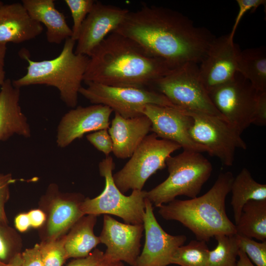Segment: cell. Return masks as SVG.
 I'll list each match as a JSON object with an SVG mask.
<instances>
[{
  "mask_svg": "<svg viewBox=\"0 0 266 266\" xmlns=\"http://www.w3.org/2000/svg\"><path fill=\"white\" fill-rule=\"evenodd\" d=\"M103 252L96 248L87 257L77 258L66 266H97L103 260Z\"/></svg>",
  "mask_w": 266,
  "mask_h": 266,
  "instance_id": "38",
  "label": "cell"
},
{
  "mask_svg": "<svg viewBox=\"0 0 266 266\" xmlns=\"http://www.w3.org/2000/svg\"><path fill=\"white\" fill-rule=\"evenodd\" d=\"M238 257V260L235 266H255L246 254L241 250H239Z\"/></svg>",
  "mask_w": 266,
  "mask_h": 266,
  "instance_id": "42",
  "label": "cell"
},
{
  "mask_svg": "<svg viewBox=\"0 0 266 266\" xmlns=\"http://www.w3.org/2000/svg\"><path fill=\"white\" fill-rule=\"evenodd\" d=\"M22 244V239L17 232L0 220V261L8 263L20 253Z\"/></svg>",
  "mask_w": 266,
  "mask_h": 266,
  "instance_id": "29",
  "label": "cell"
},
{
  "mask_svg": "<svg viewBox=\"0 0 266 266\" xmlns=\"http://www.w3.org/2000/svg\"><path fill=\"white\" fill-rule=\"evenodd\" d=\"M208 94L216 109L240 134L252 124L259 93L239 73Z\"/></svg>",
  "mask_w": 266,
  "mask_h": 266,
  "instance_id": "11",
  "label": "cell"
},
{
  "mask_svg": "<svg viewBox=\"0 0 266 266\" xmlns=\"http://www.w3.org/2000/svg\"><path fill=\"white\" fill-rule=\"evenodd\" d=\"M97 215H85L80 218L66 235L65 247L67 258H84L100 243L94 232Z\"/></svg>",
  "mask_w": 266,
  "mask_h": 266,
  "instance_id": "23",
  "label": "cell"
},
{
  "mask_svg": "<svg viewBox=\"0 0 266 266\" xmlns=\"http://www.w3.org/2000/svg\"><path fill=\"white\" fill-rule=\"evenodd\" d=\"M151 121V132L161 139L176 143L185 150L207 152V149L195 142L189 131L193 119L177 108L149 104L141 110Z\"/></svg>",
  "mask_w": 266,
  "mask_h": 266,
  "instance_id": "13",
  "label": "cell"
},
{
  "mask_svg": "<svg viewBox=\"0 0 266 266\" xmlns=\"http://www.w3.org/2000/svg\"><path fill=\"white\" fill-rule=\"evenodd\" d=\"M6 51V44L0 43V90L5 80L4 62Z\"/></svg>",
  "mask_w": 266,
  "mask_h": 266,
  "instance_id": "41",
  "label": "cell"
},
{
  "mask_svg": "<svg viewBox=\"0 0 266 266\" xmlns=\"http://www.w3.org/2000/svg\"><path fill=\"white\" fill-rule=\"evenodd\" d=\"M236 234L266 241V200H250L243 206Z\"/></svg>",
  "mask_w": 266,
  "mask_h": 266,
  "instance_id": "25",
  "label": "cell"
},
{
  "mask_svg": "<svg viewBox=\"0 0 266 266\" xmlns=\"http://www.w3.org/2000/svg\"><path fill=\"white\" fill-rule=\"evenodd\" d=\"M5 263H2L0 261V266H4L5 265Z\"/></svg>",
  "mask_w": 266,
  "mask_h": 266,
  "instance_id": "45",
  "label": "cell"
},
{
  "mask_svg": "<svg viewBox=\"0 0 266 266\" xmlns=\"http://www.w3.org/2000/svg\"><path fill=\"white\" fill-rule=\"evenodd\" d=\"M79 193H62L58 186L50 184L42 201L48 203L42 241L58 239L66 234L84 214L80 204L84 200Z\"/></svg>",
  "mask_w": 266,
  "mask_h": 266,
  "instance_id": "14",
  "label": "cell"
},
{
  "mask_svg": "<svg viewBox=\"0 0 266 266\" xmlns=\"http://www.w3.org/2000/svg\"><path fill=\"white\" fill-rule=\"evenodd\" d=\"M16 181L11 173L0 172V220L7 223L5 205L10 197V186Z\"/></svg>",
  "mask_w": 266,
  "mask_h": 266,
  "instance_id": "34",
  "label": "cell"
},
{
  "mask_svg": "<svg viewBox=\"0 0 266 266\" xmlns=\"http://www.w3.org/2000/svg\"><path fill=\"white\" fill-rule=\"evenodd\" d=\"M143 231V224L122 223L105 214L99 236L100 243L107 247L103 259L109 261H124L135 266L140 254Z\"/></svg>",
  "mask_w": 266,
  "mask_h": 266,
  "instance_id": "16",
  "label": "cell"
},
{
  "mask_svg": "<svg viewBox=\"0 0 266 266\" xmlns=\"http://www.w3.org/2000/svg\"><path fill=\"white\" fill-rule=\"evenodd\" d=\"M181 148L154 133L148 134L122 168L113 174L115 185L123 194L130 190H142L147 179L165 168L166 159Z\"/></svg>",
  "mask_w": 266,
  "mask_h": 266,
  "instance_id": "8",
  "label": "cell"
},
{
  "mask_svg": "<svg viewBox=\"0 0 266 266\" xmlns=\"http://www.w3.org/2000/svg\"><path fill=\"white\" fill-rule=\"evenodd\" d=\"M75 43L70 37L66 39L60 54L51 60L33 61L22 53L28 63L27 73L12 81L13 86L20 89L33 85L54 87L67 106L75 107L89 60L87 56L74 53Z\"/></svg>",
  "mask_w": 266,
  "mask_h": 266,
  "instance_id": "4",
  "label": "cell"
},
{
  "mask_svg": "<svg viewBox=\"0 0 266 266\" xmlns=\"http://www.w3.org/2000/svg\"><path fill=\"white\" fill-rule=\"evenodd\" d=\"M214 237L217 245L209 251L207 266H235L239 250L236 234H222Z\"/></svg>",
  "mask_w": 266,
  "mask_h": 266,
  "instance_id": "27",
  "label": "cell"
},
{
  "mask_svg": "<svg viewBox=\"0 0 266 266\" xmlns=\"http://www.w3.org/2000/svg\"><path fill=\"white\" fill-rule=\"evenodd\" d=\"M99 168L104 178V188L97 197L82 201L80 208L84 215L110 214L120 217L126 224H143L146 191L133 190L130 196L124 195L114 182L115 163L110 156L99 163Z\"/></svg>",
  "mask_w": 266,
  "mask_h": 266,
  "instance_id": "6",
  "label": "cell"
},
{
  "mask_svg": "<svg viewBox=\"0 0 266 266\" xmlns=\"http://www.w3.org/2000/svg\"><path fill=\"white\" fill-rule=\"evenodd\" d=\"M43 30L23 4H3L0 7V43H19L33 39Z\"/></svg>",
  "mask_w": 266,
  "mask_h": 266,
  "instance_id": "20",
  "label": "cell"
},
{
  "mask_svg": "<svg viewBox=\"0 0 266 266\" xmlns=\"http://www.w3.org/2000/svg\"><path fill=\"white\" fill-rule=\"evenodd\" d=\"M172 70L133 40L112 32L89 57L83 81L85 84L149 88L155 81Z\"/></svg>",
  "mask_w": 266,
  "mask_h": 266,
  "instance_id": "2",
  "label": "cell"
},
{
  "mask_svg": "<svg viewBox=\"0 0 266 266\" xmlns=\"http://www.w3.org/2000/svg\"><path fill=\"white\" fill-rule=\"evenodd\" d=\"M113 32L133 40L173 70L188 63L199 65L215 38L209 30L197 26L177 11L146 4L129 11Z\"/></svg>",
  "mask_w": 266,
  "mask_h": 266,
  "instance_id": "1",
  "label": "cell"
},
{
  "mask_svg": "<svg viewBox=\"0 0 266 266\" xmlns=\"http://www.w3.org/2000/svg\"><path fill=\"white\" fill-rule=\"evenodd\" d=\"M184 111L193 119L189 131L192 139L224 165H233L236 148L246 149L241 134L226 120L199 112Z\"/></svg>",
  "mask_w": 266,
  "mask_h": 266,
  "instance_id": "10",
  "label": "cell"
},
{
  "mask_svg": "<svg viewBox=\"0 0 266 266\" xmlns=\"http://www.w3.org/2000/svg\"><path fill=\"white\" fill-rule=\"evenodd\" d=\"M88 141L106 157L112 152L113 143L107 129L95 131L86 135Z\"/></svg>",
  "mask_w": 266,
  "mask_h": 266,
  "instance_id": "33",
  "label": "cell"
},
{
  "mask_svg": "<svg viewBox=\"0 0 266 266\" xmlns=\"http://www.w3.org/2000/svg\"><path fill=\"white\" fill-rule=\"evenodd\" d=\"M151 123L144 115L125 118L115 113L108 132L113 143L112 152L119 159L130 158L151 132Z\"/></svg>",
  "mask_w": 266,
  "mask_h": 266,
  "instance_id": "19",
  "label": "cell"
},
{
  "mask_svg": "<svg viewBox=\"0 0 266 266\" xmlns=\"http://www.w3.org/2000/svg\"><path fill=\"white\" fill-rule=\"evenodd\" d=\"M252 124L259 126L266 125V92L258 94Z\"/></svg>",
  "mask_w": 266,
  "mask_h": 266,
  "instance_id": "37",
  "label": "cell"
},
{
  "mask_svg": "<svg viewBox=\"0 0 266 266\" xmlns=\"http://www.w3.org/2000/svg\"><path fill=\"white\" fill-rule=\"evenodd\" d=\"M149 89L163 94L183 111L199 112L226 120L210 100L200 78L198 64H185L155 81Z\"/></svg>",
  "mask_w": 266,
  "mask_h": 266,
  "instance_id": "7",
  "label": "cell"
},
{
  "mask_svg": "<svg viewBox=\"0 0 266 266\" xmlns=\"http://www.w3.org/2000/svg\"><path fill=\"white\" fill-rule=\"evenodd\" d=\"M237 72L258 92H266V52L264 47L241 50Z\"/></svg>",
  "mask_w": 266,
  "mask_h": 266,
  "instance_id": "26",
  "label": "cell"
},
{
  "mask_svg": "<svg viewBox=\"0 0 266 266\" xmlns=\"http://www.w3.org/2000/svg\"><path fill=\"white\" fill-rule=\"evenodd\" d=\"M31 227L34 228H39L44 225L46 220V215L43 210L35 209L28 212Z\"/></svg>",
  "mask_w": 266,
  "mask_h": 266,
  "instance_id": "39",
  "label": "cell"
},
{
  "mask_svg": "<svg viewBox=\"0 0 266 266\" xmlns=\"http://www.w3.org/2000/svg\"><path fill=\"white\" fill-rule=\"evenodd\" d=\"M71 13L73 26L71 38L76 42L82 25L91 11L95 1L93 0H65Z\"/></svg>",
  "mask_w": 266,
  "mask_h": 266,
  "instance_id": "31",
  "label": "cell"
},
{
  "mask_svg": "<svg viewBox=\"0 0 266 266\" xmlns=\"http://www.w3.org/2000/svg\"><path fill=\"white\" fill-rule=\"evenodd\" d=\"M20 88L14 86L10 79H5L0 90V141L14 135L31 136L30 126L20 105Z\"/></svg>",
  "mask_w": 266,
  "mask_h": 266,
  "instance_id": "21",
  "label": "cell"
},
{
  "mask_svg": "<svg viewBox=\"0 0 266 266\" xmlns=\"http://www.w3.org/2000/svg\"><path fill=\"white\" fill-rule=\"evenodd\" d=\"M113 110L102 104L76 106L65 113L57 129L56 144L61 148L87 133L108 129Z\"/></svg>",
  "mask_w": 266,
  "mask_h": 266,
  "instance_id": "18",
  "label": "cell"
},
{
  "mask_svg": "<svg viewBox=\"0 0 266 266\" xmlns=\"http://www.w3.org/2000/svg\"><path fill=\"white\" fill-rule=\"evenodd\" d=\"M238 6V12L236 15L234 23L231 32L229 33L231 39L233 40L234 34L237 27L243 15L247 11L251 10V12L255 11L257 8L261 5H265L266 0H236Z\"/></svg>",
  "mask_w": 266,
  "mask_h": 266,
  "instance_id": "35",
  "label": "cell"
},
{
  "mask_svg": "<svg viewBox=\"0 0 266 266\" xmlns=\"http://www.w3.org/2000/svg\"><path fill=\"white\" fill-rule=\"evenodd\" d=\"M22 257L21 253L15 255L4 266H21Z\"/></svg>",
  "mask_w": 266,
  "mask_h": 266,
  "instance_id": "43",
  "label": "cell"
},
{
  "mask_svg": "<svg viewBox=\"0 0 266 266\" xmlns=\"http://www.w3.org/2000/svg\"><path fill=\"white\" fill-rule=\"evenodd\" d=\"M97 266H125L121 261H109L103 260Z\"/></svg>",
  "mask_w": 266,
  "mask_h": 266,
  "instance_id": "44",
  "label": "cell"
},
{
  "mask_svg": "<svg viewBox=\"0 0 266 266\" xmlns=\"http://www.w3.org/2000/svg\"><path fill=\"white\" fill-rule=\"evenodd\" d=\"M233 179L231 172H221L203 195L186 200L175 199L158 207V212L166 220L181 223L198 240L206 242L218 235L236 234L235 226L228 217L225 203Z\"/></svg>",
  "mask_w": 266,
  "mask_h": 266,
  "instance_id": "3",
  "label": "cell"
},
{
  "mask_svg": "<svg viewBox=\"0 0 266 266\" xmlns=\"http://www.w3.org/2000/svg\"><path fill=\"white\" fill-rule=\"evenodd\" d=\"M231 204L235 224H237L244 205L250 200H266V184L257 182L249 170L243 168L232 182Z\"/></svg>",
  "mask_w": 266,
  "mask_h": 266,
  "instance_id": "24",
  "label": "cell"
},
{
  "mask_svg": "<svg viewBox=\"0 0 266 266\" xmlns=\"http://www.w3.org/2000/svg\"><path fill=\"white\" fill-rule=\"evenodd\" d=\"M21 254V266H44L39 244H36L33 247L26 249Z\"/></svg>",
  "mask_w": 266,
  "mask_h": 266,
  "instance_id": "36",
  "label": "cell"
},
{
  "mask_svg": "<svg viewBox=\"0 0 266 266\" xmlns=\"http://www.w3.org/2000/svg\"><path fill=\"white\" fill-rule=\"evenodd\" d=\"M209 251L206 242L192 240L176 250L171 257L170 264L180 266H207Z\"/></svg>",
  "mask_w": 266,
  "mask_h": 266,
  "instance_id": "28",
  "label": "cell"
},
{
  "mask_svg": "<svg viewBox=\"0 0 266 266\" xmlns=\"http://www.w3.org/2000/svg\"><path fill=\"white\" fill-rule=\"evenodd\" d=\"M241 51L229 34L215 37L199 65L200 78L208 92L234 78Z\"/></svg>",
  "mask_w": 266,
  "mask_h": 266,
  "instance_id": "12",
  "label": "cell"
},
{
  "mask_svg": "<svg viewBox=\"0 0 266 266\" xmlns=\"http://www.w3.org/2000/svg\"><path fill=\"white\" fill-rule=\"evenodd\" d=\"M66 235L56 239L42 241L39 244L44 266H62L67 259L65 247Z\"/></svg>",
  "mask_w": 266,
  "mask_h": 266,
  "instance_id": "30",
  "label": "cell"
},
{
  "mask_svg": "<svg viewBox=\"0 0 266 266\" xmlns=\"http://www.w3.org/2000/svg\"><path fill=\"white\" fill-rule=\"evenodd\" d=\"M168 176L163 182L146 191V198L156 207L166 204L179 196L197 197L209 178L212 166L200 152L185 150L166 161Z\"/></svg>",
  "mask_w": 266,
  "mask_h": 266,
  "instance_id": "5",
  "label": "cell"
},
{
  "mask_svg": "<svg viewBox=\"0 0 266 266\" xmlns=\"http://www.w3.org/2000/svg\"><path fill=\"white\" fill-rule=\"evenodd\" d=\"M143 225L145 241L135 266H166L170 265L176 250L187 240L185 235H172L165 232L157 221L152 203L145 200Z\"/></svg>",
  "mask_w": 266,
  "mask_h": 266,
  "instance_id": "15",
  "label": "cell"
},
{
  "mask_svg": "<svg viewBox=\"0 0 266 266\" xmlns=\"http://www.w3.org/2000/svg\"><path fill=\"white\" fill-rule=\"evenodd\" d=\"M236 234L239 250L244 252L256 266H266V241L259 242Z\"/></svg>",
  "mask_w": 266,
  "mask_h": 266,
  "instance_id": "32",
  "label": "cell"
},
{
  "mask_svg": "<svg viewBox=\"0 0 266 266\" xmlns=\"http://www.w3.org/2000/svg\"><path fill=\"white\" fill-rule=\"evenodd\" d=\"M3 2L0 1V7L3 4Z\"/></svg>",
  "mask_w": 266,
  "mask_h": 266,
  "instance_id": "46",
  "label": "cell"
},
{
  "mask_svg": "<svg viewBox=\"0 0 266 266\" xmlns=\"http://www.w3.org/2000/svg\"><path fill=\"white\" fill-rule=\"evenodd\" d=\"M14 225L20 232L27 231L31 227L28 213H21L17 215L14 219Z\"/></svg>",
  "mask_w": 266,
  "mask_h": 266,
  "instance_id": "40",
  "label": "cell"
},
{
  "mask_svg": "<svg viewBox=\"0 0 266 266\" xmlns=\"http://www.w3.org/2000/svg\"><path fill=\"white\" fill-rule=\"evenodd\" d=\"M129 11L95 1L82 25L74 53L89 57L105 37L122 23Z\"/></svg>",
  "mask_w": 266,
  "mask_h": 266,
  "instance_id": "17",
  "label": "cell"
},
{
  "mask_svg": "<svg viewBox=\"0 0 266 266\" xmlns=\"http://www.w3.org/2000/svg\"><path fill=\"white\" fill-rule=\"evenodd\" d=\"M86 84V87L80 89V94L91 103L107 106L125 118L143 115L141 110L149 104L177 108L163 94L149 88L115 87L96 83Z\"/></svg>",
  "mask_w": 266,
  "mask_h": 266,
  "instance_id": "9",
  "label": "cell"
},
{
  "mask_svg": "<svg viewBox=\"0 0 266 266\" xmlns=\"http://www.w3.org/2000/svg\"><path fill=\"white\" fill-rule=\"evenodd\" d=\"M22 3L33 19L46 27L49 43L60 44L71 37V29L64 14L56 8L54 0H22Z\"/></svg>",
  "mask_w": 266,
  "mask_h": 266,
  "instance_id": "22",
  "label": "cell"
}]
</instances>
